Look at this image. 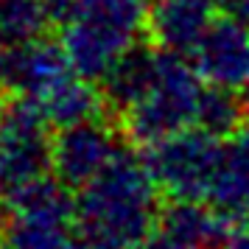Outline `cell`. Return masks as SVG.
<instances>
[{"mask_svg": "<svg viewBox=\"0 0 249 249\" xmlns=\"http://www.w3.org/2000/svg\"><path fill=\"white\" fill-rule=\"evenodd\" d=\"M227 227H232L213 207H202L191 199H174L160 213L154 232L137 249H210L227 241Z\"/></svg>", "mask_w": 249, "mask_h": 249, "instance_id": "obj_9", "label": "cell"}, {"mask_svg": "<svg viewBox=\"0 0 249 249\" xmlns=\"http://www.w3.org/2000/svg\"><path fill=\"white\" fill-rule=\"evenodd\" d=\"M48 20L51 14L42 0H0V48L39 39Z\"/></svg>", "mask_w": 249, "mask_h": 249, "instance_id": "obj_13", "label": "cell"}, {"mask_svg": "<svg viewBox=\"0 0 249 249\" xmlns=\"http://www.w3.org/2000/svg\"><path fill=\"white\" fill-rule=\"evenodd\" d=\"M160 45H132L124 56L112 65V70L101 79V92L104 104H109L118 115H124L129 107H135L151 81L157 76L160 68Z\"/></svg>", "mask_w": 249, "mask_h": 249, "instance_id": "obj_12", "label": "cell"}, {"mask_svg": "<svg viewBox=\"0 0 249 249\" xmlns=\"http://www.w3.org/2000/svg\"><path fill=\"white\" fill-rule=\"evenodd\" d=\"M204 90V79L191 56L160 51V68L151 87L135 107L121 115L124 135L151 146L162 137L196 126Z\"/></svg>", "mask_w": 249, "mask_h": 249, "instance_id": "obj_3", "label": "cell"}, {"mask_svg": "<svg viewBox=\"0 0 249 249\" xmlns=\"http://www.w3.org/2000/svg\"><path fill=\"white\" fill-rule=\"evenodd\" d=\"M146 25V0H79L62 23V48L79 76L101 81Z\"/></svg>", "mask_w": 249, "mask_h": 249, "instance_id": "obj_2", "label": "cell"}, {"mask_svg": "<svg viewBox=\"0 0 249 249\" xmlns=\"http://www.w3.org/2000/svg\"><path fill=\"white\" fill-rule=\"evenodd\" d=\"M247 104H249V84H247Z\"/></svg>", "mask_w": 249, "mask_h": 249, "instance_id": "obj_19", "label": "cell"}, {"mask_svg": "<svg viewBox=\"0 0 249 249\" xmlns=\"http://www.w3.org/2000/svg\"><path fill=\"white\" fill-rule=\"evenodd\" d=\"M3 210H6V207H3V204H0V218H3Z\"/></svg>", "mask_w": 249, "mask_h": 249, "instance_id": "obj_18", "label": "cell"}, {"mask_svg": "<svg viewBox=\"0 0 249 249\" xmlns=\"http://www.w3.org/2000/svg\"><path fill=\"white\" fill-rule=\"evenodd\" d=\"M207 204L232 227L249 221V118L221 137V154Z\"/></svg>", "mask_w": 249, "mask_h": 249, "instance_id": "obj_10", "label": "cell"}, {"mask_svg": "<svg viewBox=\"0 0 249 249\" xmlns=\"http://www.w3.org/2000/svg\"><path fill=\"white\" fill-rule=\"evenodd\" d=\"M0 249H3V244H0Z\"/></svg>", "mask_w": 249, "mask_h": 249, "instance_id": "obj_20", "label": "cell"}, {"mask_svg": "<svg viewBox=\"0 0 249 249\" xmlns=\"http://www.w3.org/2000/svg\"><path fill=\"white\" fill-rule=\"evenodd\" d=\"M76 79L79 73L70 65L62 42L53 45L39 36L25 45L0 48V90L12 98L34 101L42 112Z\"/></svg>", "mask_w": 249, "mask_h": 249, "instance_id": "obj_6", "label": "cell"}, {"mask_svg": "<svg viewBox=\"0 0 249 249\" xmlns=\"http://www.w3.org/2000/svg\"><path fill=\"white\" fill-rule=\"evenodd\" d=\"M157 193L146 160L121 146L109 165L79 188L76 230L84 249H137L157 227Z\"/></svg>", "mask_w": 249, "mask_h": 249, "instance_id": "obj_1", "label": "cell"}, {"mask_svg": "<svg viewBox=\"0 0 249 249\" xmlns=\"http://www.w3.org/2000/svg\"><path fill=\"white\" fill-rule=\"evenodd\" d=\"M51 121L28 98H12L0 112V193L17 191L25 182L45 177L53 165Z\"/></svg>", "mask_w": 249, "mask_h": 249, "instance_id": "obj_5", "label": "cell"}, {"mask_svg": "<svg viewBox=\"0 0 249 249\" xmlns=\"http://www.w3.org/2000/svg\"><path fill=\"white\" fill-rule=\"evenodd\" d=\"M224 249H249V221L235 224V230L224 241Z\"/></svg>", "mask_w": 249, "mask_h": 249, "instance_id": "obj_17", "label": "cell"}, {"mask_svg": "<svg viewBox=\"0 0 249 249\" xmlns=\"http://www.w3.org/2000/svg\"><path fill=\"white\" fill-rule=\"evenodd\" d=\"M218 154H221V137L210 135L202 126H191L151 143L143 160L165 196L207 202Z\"/></svg>", "mask_w": 249, "mask_h": 249, "instance_id": "obj_4", "label": "cell"}, {"mask_svg": "<svg viewBox=\"0 0 249 249\" xmlns=\"http://www.w3.org/2000/svg\"><path fill=\"white\" fill-rule=\"evenodd\" d=\"M241 121H244V101H241L230 87L210 84V87L204 90L196 126L207 129V132L215 135V137H227L232 129H238Z\"/></svg>", "mask_w": 249, "mask_h": 249, "instance_id": "obj_14", "label": "cell"}, {"mask_svg": "<svg viewBox=\"0 0 249 249\" xmlns=\"http://www.w3.org/2000/svg\"><path fill=\"white\" fill-rule=\"evenodd\" d=\"M191 62L207 84L247 87L249 84V28L230 17H215L202 42L191 53Z\"/></svg>", "mask_w": 249, "mask_h": 249, "instance_id": "obj_8", "label": "cell"}, {"mask_svg": "<svg viewBox=\"0 0 249 249\" xmlns=\"http://www.w3.org/2000/svg\"><path fill=\"white\" fill-rule=\"evenodd\" d=\"M0 112H3V109H0Z\"/></svg>", "mask_w": 249, "mask_h": 249, "instance_id": "obj_21", "label": "cell"}, {"mask_svg": "<svg viewBox=\"0 0 249 249\" xmlns=\"http://www.w3.org/2000/svg\"><path fill=\"white\" fill-rule=\"evenodd\" d=\"M218 0H154L148 6V34L154 45L191 56L215 23Z\"/></svg>", "mask_w": 249, "mask_h": 249, "instance_id": "obj_11", "label": "cell"}, {"mask_svg": "<svg viewBox=\"0 0 249 249\" xmlns=\"http://www.w3.org/2000/svg\"><path fill=\"white\" fill-rule=\"evenodd\" d=\"M76 3H79V0H42V6L48 9L51 20H56V23H65V20H68L70 12L76 9Z\"/></svg>", "mask_w": 249, "mask_h": 249, "instance_id": "obj_16", "label": "cell"}, {"mask_svg": "<svg viewBox=\"0 0 249 249\" xmlns=\"http://www.w3.org/2000/svg\"><path fill=\"white\" fill-rule=\"evenodd\" d=\"M218 9L224 12V17L249 28V0H218Z\"/></svg>", "mask_w": 249, "mask_h": 249, "instance_id": "obj_15", "label": "cell"}, {"mask_svg": "<svg viewBox=\"0 0 249 249\" xmlns=\"http://www.w3.org/2000/svg\"><path fill=\"white\" fill-rule=\"evenodd\" d=\"M121 146L115 132L98 118L65 126L53 140V177L70 191H79L109 165Z\"/></svg>", "mask_w": 249, "mask_h": 249, "instance_id": "obj_7", "label": "cell"}]
</instances>
